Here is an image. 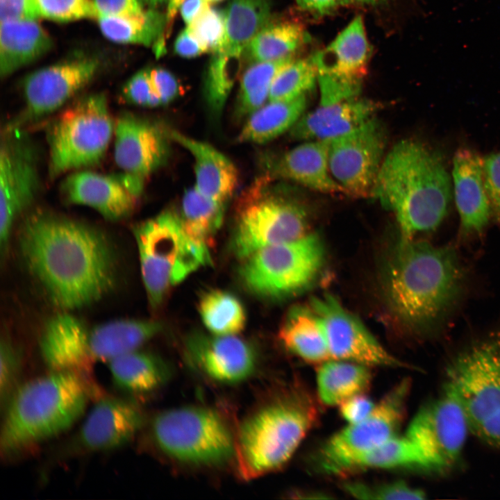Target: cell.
<instances>
[{
	"label": "cell",
	"instance_id": "obj_1",
	"mask_svg": "<svg viewBox=\"0 0 500 500\" xmlns=\"http://www.w3.org/2000/svg\"><path fill=\"white\" fill-rule=\"evenodd\" d=\"M19 247L29 272L63 311L100 300L115 283L113 248L102 232L87 224L34 213L23 224Z\"/></svg>",
	"mask_w": 500,
	"mask_h": 500
},
{
	"label": "cell",
	"instance_id": "obj_2",
	"mask_svg": "<svg viewBox=\"0 0 500 500\" xmlns=\"http://www.w3.org/2000/svg\"><path fill=\"white\" fill-rule=\"evenodd\" d=\"M463 273L454 249L400 240L385 269V297L409 328L428 332L442 322L458 300Z\"/></svg>",
	"mask_w": 500,
	"mask_h": 500
},
{
	"label": "cell",
	"instance_id": "obj_3",
	"mask_svg": "<svg viewBox=\"0 0 500 500\" xmlns=\"http://www.w3.org/2000/svg\"><path fill=\"white\" fill-rule=\"evenodd\" d=\"M372 195L394 213L400 240H410L440 224L452 185L441 156L428 145L407 139L385 156Z\"/></svg>",
	"mask_w": 500,
	"mask_h": 500
},
{
	"label": "cell",
	"instance_id": "obj_4",
	"mask_svg": "<svg viewBox=\"0 0 500 500\" xmlns=\"http://www.w3.org/2000/svg\"><path fill=\"white\" fill-rule=\"evenodd\" d=\"M89 389L86 376L71 371L20 384L4 408L1 456L16 458L69 429L83 415Z\"/></svg>",
	"mask_w": 500,
	"mask_h": 500
},
{
	"label": "cell",
	"instance_id": "obj_5",
	"mask_svg": "<svg viewBox=\"0 0 500 500\" xmlns=\"http://www.w3.org/2000/svg\"><path fill=\"white\" fill-rule=\"evenodd\" d=\"M317 412L309 391L294 385L251 413L235 439L240 476L250 480L282 467L316 422Z\"/></svg>",
	"mask_w": 500,
	"mask_h": 500
},
{
	"label": "cell",
	"instance_id": "obj_6",
	"mask_svg": "<svg viewBox=\"0 0 500 500\" xmlns=\"http://www.w3.org/2000/svg\"><path fill=\"white\" fill-rule=\"evenodd\" d=\"M142 281L151 306H158L170 288L210 262L208 245L185 230L178 214L167 210L133 228Z\"/></svg>",
	"mask_w": 500,
	"mask_h": 500
},
{
	"label": "cell",
	"instance_id": "obj_7",
	"mask_svg": "<svg viewBox=\"0 0 500 500\" xmlns=\"http://www.w3.org/2000/svg\"><path fill=\"white\" fill-rule=\"evenodd\" d=\"M447 374L446 383L458 396L470 431L500 448V328L460 351Z\"/></svg>",
	"mask_w": 500,
	"mask_h": 500
},
{
	"label": "cell",
	"instance_id": "obj_8",
	"mask_svg": "<svg viewBox=\"0 0 500 500\" xmlns=\"http://www.w3.org/2000/svg\"><path fill=\"white\" fill-rule=\"evenodd\" d=\"M151 433L164 454L182 463L214 466L235 456V440L222 416L210 408L162 411L153 419Z\"/></svg>",
	"mask_w": 500,
	"mask_h": 500
},
{
	"label": "cell",
	"instance_id": "obj_9",
	"mask_svg": "<svg viewBox=\"0 0 500 500\" xmlns=\"http://www.w3.org/2000/svg\"><path fill=\"white\" fill-rule=\"evenodd\" d=\"M114 131L115 121L105 94H92L67 107L48 132L51 178L99 162Z\"/></svg>",
	"mask_w": 500,
	"mask_h": 500
},
{
	"label": "cell",
	"instance_id": "obj_10",
	"mask_svg": "<svg viewBox=\"0 0 500 500\" xmlns=\"http://www.w3.org/2000/svg\"><path fill=\"white\" fill-rule=\"evenodd\" d=\"M324 246L316 233L289 242L263 247L247 258L241 278L252 292L269 299H282L309 288L319 275Z\"/></svg>",
	"mask_w": 500,
	"mask_h": 500
},
{
	"label": "cell",
	"instance_id": "obj_11",
	"mask_svg": "<svg viewBox=\"0 0 500 500\" xmlns=\"http://www.w3.org/2000/svg\"><path fill=\"white\" fill-rule=\"evenodd\" d=\"M269 177L257 179L239 201L233 247L243 259L263 247L308 233L303 208L272 190Z\"/></svg>",
	"mask_w": 500,
	"mask_h": 500
},
{
	"label": "cell",
	"instance_id": "obj_12",
	"mask_svg": "<svg viewBox=\"0 0 500 500\" xmlns=\"http://www.w3.org/2000/svg\"><path fill=\"white\" fill-rule=\"evenodd\" d=\"M410 382L396 384L362 421L349 424L333 435L317 456L319 469L328 474H343L348 464L397 435L406 413Z\"/></svg>",
	"mask_w": 500,
	"mask_h": 500
},
{
	"label": "cell",
	"instance_id": "obj_13",
	"mask_svg": "<svg viewBox=\"0 0 500 500\" xmlns=\"http://www.w3.org/2000/svg\"><path fill=\"white\" fill-rule=\"evenodd\" d=\"M469 431L464 408L446 383L441 394L417 412L406 435L419 448L433 469H444L459 459Z\"/></svg>",
	"mask_w": 500,
	"mask_h": 500
},
{
	"label": "cell",
	"instance_id": "obj_14",
	"mask_svg": "<svg viewBox=\"0 0 500 500\" xmlns=\"http://www.w3.org/2000/svg\"><path fill=\"white\" fill-rule=\"evenodd\" d=\"M37 151L20 128H6L0 149V247L6 252L17 218L40 188Z\"/></svg>",
	"mask_w": 500,
	"mask_h": 500
},
{
	"label": "cell",
	"instance_id": "obj_15",
	"mask_svg": "<svg viewBox=\"0 0 500 500\" xmlns=\"http://www.w3.org/2000/svg\"><path fill=\"white\" fill-rule=\"evenodd\" d=\"M387 143L383 124L372 117L353 131L329 142L328 166L347 194L372 195Z\"/></svg>",
	"mask_w": 500,
	"mask_h": 500
},
{
	"label": "cell",
	"instance_id": "obj_16",
	"mask_svg": "<svg viewBox=\"0 0 500 500\" xmlns=\"http://www.w3.org/2000/svg\"><path fill=\"white\" fill-rule=\"evenodd\" d=\"M312 308L322 322L331 359L369 367L406 366L390 354L361 321L346 310L334 297L326 294L314 298Z\"/></svg>",
	"mask_w": 500,
	"mask_h": 500
},
{
	"label": "cell",
	"instance_id": "obj_17",
	"mask_svg": "<svg viewBox=\"0 0 500 500\" xmlns=\"http://www.w3.org/2000/svg\"><path fill=\"white\" fill-rule=\"evenodd\" d=\"M98 62L81 59L38 69L23 81L24 111L8 128H20L28 121L58 110L94 76Z\"/></svg>",
	"mask_w": 500,
	"mask_h": 500
},
{
	"label": "cell",
	"instance_id": "obj_18",
	"mask_svg": "<svg viewBox=\"0 0 500 500\" xmlns=\"http://www.w3.org/2000/svg\"><path fill=\"white\" fill-rule=\"evenodd\" d=\"M114 158L117 166L143 179L165 165L169 156L165 126L131 112L115 122Z\"/></svg>",
	"mask_w": 500,
	"mask_h": 500
},
{
	"label": "cell",
	"instance_id": "obj_19",
	"mask_svg": "<svg viewBox=\"0 0 500 500\" xmlns=\"http://www.w3.org/2000/svg\"><path fill=\"white\" fill-rule=\"evenodd\" d=\"M145 422L144 412L128 399L101 397L90 410L75 438L88 452L104 451L128 443Z\"/></svg>",
	"mask_w": 500,
	"mask_h": 500
},
{
	"label": "cell",
	"instance_id": "obj_20",
	"mask_svg": "<svg viewBox=\"0 0 500 500\" xmlns=\"http://www.w3.org/2000/svg\"><path fill=\"white\" fill-rule=\"evenodd\" d=\"M187 351L201 374L220 383L242 382L253 374L256 366L253 348L236 335H194L187 342Z\"/></svg>",
	"mask_w": 500,
	"mask_h": 500
},
{
	"label": "cell",
	"instance_id": "obj_21",
	"mask_svg": "<svg viewBox=\"0 0 500 500\" xmlns=\"http://www.w3.org/2000/svg\"><path fill=\"white\" fill-rule=\"evenodd\" d=\"M61 191L69 203L90 207L110 221L131 215L140 197L126 185L121 174L104 175L90 171L69 174Z\"/></svg>",
	"mask_w": 500,
	"mask_h": 500
},
{
	"label": "cell",
	"instance_id": "obj_22",
	"mask_svg": "<svg viewBox=\"0 0 500 500\" xmlns=\"http://www.w3.org/2000/svg\"><path fill=\"white\" fill-rule=\"evenodd\" d=\"M91 326L63 311L44 325L40 340L43 360L51 371H71L86 376L95 362L90 350Z\"/></svg>",
	"mask_w": 500,
	"mask_h": 500
},
{
	"label": "cell",
	"instance_id": "obj_23",
	"mask_svg": "<svg viewBox=\"0 0 500 500\" xmlns=\"http://www.w3.org/2000/svg\"><path fill=\"white\" fill-rule=\"evenodd\" d=\"M452 183L460 234L481 233L492 215L484 184L483 158L468 148L457 150L453 161Z\"/></svg>",
	"mask_w": 500,
	"mask_h": 500
},
{
	"label": "cell",
	"instance_id": "obj_24",
	"mask_svg": "<svg viewBox=\"0 0 500 500\" xmlns=\"http://www.w3.org/2000/svg\"><path fill=\"white\" fill-rule=\"evenodd\" d=\"M169 139L188 151L194 158V187L206 197L225 204L238 183L233 162L212 145L165 126Z\"/></svg>",
	"mask_w": 500,
	"mask_h": 500
},
{
	"label": "cell",
	"instance_id": "obj_25",
	"mask_svg": "<svg viewBox=\"0 0 500 500\" xmlns=\"http://www.w3.org/2000/svg\"><path fill=\"white\" fill-rule=\"evenodd\" d=\"M381 107L379 102L356 98L320 106L301 117L291 128L290 135L295 140H331L358 128Z\"/></svg>",
	"mask_w": 500,
	"mask_h": 500
},
{
	"label": "cell",
	"instance_id": "obj_26",
	"mask_svg": "<svg viewBox=\"0 0 500 500\" xmlns=\"http://www.w3.org/2000/svg\"><path fill=\"white\" fill-rule=\"evenodd\" d=\"M329 142H305L278 158L270 159L267 164L269 172L323 193L347 194L329 172Z\"/></svg>",
	"mask_w": 500,
	"mask_h": 500
},
{
	"label": "cell",
	"instance_id": "obj_27",
	"mask_svg": "<svg viewBox=\"0 0 500 500\" xmlns=\"http://www.w3.org/2000/svg\"><path fill=\"white\" fill-rule=\"evenodd\" d=\"M369 55L363 18L354 17L323 51L313 56L317 72L362 81Z\"/></svg>",
	"mask_w": 500,
	"mask_h": 500
},
{
	"label": "cell",
	"instance_id": "obj_28",
	"mask_svg": "<svg viewBox=\"0 0 500 500\" xmlns=\"http://www.w3.org/2000/svg\"><path fill=\"white\" fill-rule=\"evenodd\" d=\"M52 45L50 35L36 20L1 22V77H7L33 62L47 53Z\"/></svg>",
	"mask_w": 500,
	"mask_h": 500
},
{
	"label": "cell",
	"instance_id": "obj_29",
	"mask_svg": "<svg viewBox=\"0 0 500 500\" xmlns=\"http://www.w3.org/2000/svg\"><path fill=\"white\" fill-rule=\"evenodd\" d=\"M278 338L285 349L306 362L319 365L331 360L322 322L313 310L292 309Z\"/></svg>",
	"mask_w": 500,
	"mask_h": 500
},
{
	"label": "cell",
	"instance_id": "obj_30",
	"mask_svg": "<svg viewBox=\"0 0 500 500\" xmlns=\"http://www.w3.org/2000/svg\"><path fill=\"white\" fill-rule=\"evenodd\" d=\"M114 384L128 392L143 394L162 387L170 377L167 365L151 353L130 351L108 361Z\"/></svg>",
	"mask_w": 500,
	"mask_h": 500
},
{
	"label": "cell",
	"instance_id": "obj_31",
	"mask_svg": "<svg viewBox=\"0 0 500 500\" xmlns=\"http://www.w3.org/2000/svg\"><path fill=\"white\" fill-rule=\"evenodd\" d=\"M103 34L119 43L153 46L156 56L165 52L167 15L155 8L138 17L101 15L97 19Z\"/></svg>",
	"mask_w": 500,
	"mask_h": 500
},
{
	"label": "cell",
	"instance_id": "obj_32",
	"mask_svg": "<svg viewBox=\"0 0 500 500\" xmlns=\"http://www.w3.org/2000/svg\"><path fill=\"white\" fill-rule=\"evenodd\" d=\"M372 378L369 366L328 360L319 364L317 369L318 397L326 406H339L347 399L363 393L369 386Z\"/></svg>",
	"mask_w": 500,
	"mask_h": 500
},
{
	"label": "cell",
	"instance_id": "obj_33",
	"mask_svg": "<svg viewBox=\"0 0 500 500\" xmlns=\"http://www.w3.org/2000/svg\"><path fill=\"white\" fill-rule=\"evenodd\" d=\"M306 95L292 100L270 101L248 116L238 137L240 142L263 144L287 131L302 116Z\"/></svg>",
	"mask_w": 500,
	"mask_h": 500
},
{
	"label": "cell",
	"instance_id": "obj_34",
	"mask_svg": "<svg viewBox=\"0 0 500 500\" xmlns=\"http://www.w3.org/2000/svg\"><path fill=\"white\" fill-rule=\"evenodd\" d=\"M270 10L271 0H231L225 11V39L219 51L242 56L252 39L269 22Z\"/></svg>",
	"mask_w": 500,
	"mask_h": 500
},
{
	"label": "cell",
	"instance_id": "obj_35",
	"mask_svg": "<svg viewBox=\"0 0 500 500\" xmlns=\"http://www.w3.org/2000/svg\"><path fill=\"white\" fill-rule=\"evenodd\" d=\"M412 467L433 469L428 460L410 438L406 435H397L352 460L344 474L361 469Z\"/></svg>",
	"mask_w": 500,
	"mask_h": 500
},
{
	"label": "cell",
	"instance_id": "obj_36",
	"mask_svg": "<svg viewBox=\"0 0 500 500\" xmlns=\"http://www.w3.org/2000/svg\"><path fill=\"white\" fill-rule=\"evenodd\" d=\"M307 39L299 24L269 22L250 42L247 53L253 62L276 60L292 56Z\"/></svg>",
	"mask_w": 500,
	"mask_h": 500
},
{
	"label": "cell",
	"instance_id": "obj_37",
	"mask_svg": "<svg viewBox=\"0 0 500 500\" xmlns=\"http://www.w3.org/2000/svg\"><path fill=\"white\" fill-rule=\"evenodd\" d=\"M294 58L289 56L272 61L253 62L242 73L235 107V116L240 119L249 116L265 103L273 81L278 72Z\"/></svg>",
	"mask_w": 500,
	"mask_h": 500
},
{
	"label": "cell",
	"instance_id": "obj_38",
	"mask_svg": "<svg viewBox=\"0 0 500 500\" xmlns=\"http://www.w3.org/2000/svg\"><path fill=\"white\" fill-rule=\"evenodd\" d=\"M224 206L225 204L206 197L194 186L185 190L178 215L189 235L208 245L222 224Z\"/></svg>",
	"mask_w": 500,
	"mask_h": 500
},
{
	"label": "cell",
	"instance_id": "obj_39",
	"mask_svg": "<svg viewBox=\"0 0 500 500\" xmlns=\"http://www.w3.org/2000/svg\"><path fill=\"white\" fill-rule=\"evenodd\" d=\"M199 311L205 326L214 335H237L244 327V307L227 292L213 290L206 292L199 300Z\"/></svg>",
	"mask_w": 500,
	"mask_h": 500
},
{
	"label": "cell",
	"instance_id": "obj_40",
	"mask_svg": "<svg viewBox=\"0 0 500 500\" xmlns=\"http://www.w3.org/2000/svg\"><path fill=\"white\" fill-rule=\"evenodd\" d=\"M241 56L223 51L213 53L203 81V96L211 114L219 117L241 71Z\"/></svg>",
	"mask_w": 500,
	"mask_h": 500
},
{
	"label": "cell",
	"instance_id": "obj_41",
	"mask_svg": "<svg viewBox=\"0 0 500 500\" xmlns=\"http://www.w3.org/2000/svg\"><path fill=\"white\" fill-rule=\"evenodd\" d=\"M317 81L313 57L292 60L283 67L272 82L268 100L289 101L305 95Z\"/></svg>",
	"mask_w": 500,
	"mask_h": 500
},
{
	"label": "cell",
	"instance_id": "obj_42",
	"mask_svg": "<svg viewBox=\"0 0 500 500\" xmlns=\"http://www.w3.org/2000/svg\"><path fill=\"white\" fill-rule=\"evenodd\" d=\"M187 29L204 52L215 53L222 49L224 42L225 11L208 5L188 25Z\"/></svg>",
	"mask_w": 500,
	"mask_h": 500
},
{
	"label": "cell",
	"instance_id": "obj_43",
	"mask_svg": "<svg viewBox=\"0 0 500 500\" xmlns=\"http://www.w3.org/2000/svg\"><path fill=\"white\" fill-rule=\"evenodd\" d=\"M343 489L349 495L360 499L406 500L423 499L425 493L402 481L383 483L349 482L343 484Z\"/></svg>",
	"mask_w": 500,
	"mask_h": 500
},
{
	"label": "cell",
	"instance_id": "obj_44",
	"mask_svg": "<svg viewBox=\"0 0 500 500\" xmlns=\"http://www.w3.org/2000/svg\"><path fill=\"white\" fill-rule=\"evenodd\" d=\"M39 17L56 22L98 19L93 0H33Z\"/></svg>",
	"mask_w": 500,
	"mask_h": 500
},
{
	"label": "cell",
	"instance_id": "obj_45",
	"mask_svg": "<svg viewBox=\"0 0 500 500\" xmlns=\"http://www.w3.org/2000/svg\"><path fill=\"white\" fill-rule=\"evenodd\" d=\"M0 362V399L3 408L20 385L19 380L22 369L19 350L6 338L1 340Z\"/></svg>",
	"mask_w": 500,
	"mask_h": 500
},
{
	"label": "cell",
	"instance_id": "obj_46",
	"mask_svg": "<svg viewBox=\"0 0 500 500\" xmlns=\"http://www.w3.org/2000/svg\"><path fill=\"white\" fill-rule=\"evenodd\" d=\"M320 106L355 99L360 93L362 81L353 80L328 72H317Z\"/></svg>",
	"mask_w": 500,
	"mask_h": 500
},
{
	"label": "cell",
	"instance_id": "obj_47",
	"mask_svg": "<svg viewBox=\"0 0 500 500\" xmlns=\"http://www.w3.org/2000/svg\"><path fill=\"white\" fill-rule=\"evenodd\" d=\"M122 97L128 103L138 106L155 108L162 106L151 88L148 69L139 71L128 80L123 86Z\"/></svg>",
	"mask_w": 500,
	"mask_h": 500
},
{
	"label": "cell",
	"instance_id": "obj_48",
	"mask_svg": "<svg viewBox=\"0 0 500 500\" xmlns=\"http://www.w3.org/2000/svg\"><path fill=\"white\" fill-rule=\"evenodd\" d=\"M149 77L154 93L161 105H167L183 94V88L176 76L162 67L149 70Z\"/></svg>",
	"mask_w": 500,
	"mask_h": 500
},
{
	"label": "cell",
	"instance_id": "obj_49",
	"mask_svg": "<svg viewBox=\"0 0 500 500\" xmlns=\"http://www.w3.org/2000/svg\"><path fill=\"white\" fill-rule=\"evenodd\" d=\"M483 176L492 214L500 224V152L483 158Z\"/></svg>",
	"mask_w": 500,
	"mask_h": 500
},
{
	"label": "cell",
	"instance_id": "obj_50",
	"mask_svg": "<svg viewBox=\"0 0 500 500\" xmlns=\"http://www.w3.org/2000/svg\"><path fill=\"white\" fill-rule=\"evenodd\" d=\"M376 404L370 398L360 393L354 395L339 405L341 417L353 424L364 420L373 410Z\"/></svg>",
	"mask_w": 500,
	"mask_h": 500
},
{
	"label": "cell",
	"instance_id": "obj_51",
	"mask_svg": "<svg viewBox=\"0 0 500 500\" xmlns=\"http://www.w3.org/2000/svg\"><path fill=\"white\" fill-rule=\"evenodd\" d=\"M99 16L122 17L141 16L145 12L140 0H93Z\"/></svg>",
	"mask_w": 500,
	"mask_h": 500
},
{
	"label": "cell",
	"instance_id": "obj_52",
	"mask_svg": "<svg viewBox=\"0 0 500 500\" xmlns=\"http://www.w3.org/2000/svg\"><path fill=\"white\" fill-rule=\"evenodd\" d=\"M40 18L33 0H0V22Z\"/></svg>",
	"mask_w": 500,
	"mask_h": 500
},
{
	"label": "cell",
	"instance_id": "obj_53",
	"mask_svg": "<svg viewBox=\"0 0 500 500\" xmlns=\"http://www.w3.org/2000/svg\"><path fill=\"white\" fill-rule=\"evenodd\" d=\"M174 49L175 53L183 58H194L205 53L199 44L190 35L187 28L177 36Z\"/></svg>",
	"mask_w": 500,
	"mask_h": 500
},
{
	"label": "cell",
	"instance_id": "obj_54",
	"mask_svg": "<svg viewBox=\"0 0 500 500\" xmlns=\"http://www.w3.org/2000/svg\"><path fill=\"white\" fill-rule=\"evenodd\" d=\"M303 10L319 15L331 12L339 7L351 3V0H296Z\"/></svg>",
	"mask_w": 500,
	"mask_h": 500
},
{
	"label": "cell",
	"instance_id": "obj_55",
	"mask_svg": "<svg viewBox=\"0 0 500 500\" xmlns=\"http://www.w3.org/2000/svg\"><path fill=\"white\" fill-rule=\"evenodd\" d=\"M208 5L209 3L204 0H184L181 6V12L185 23L189 25L195 17Z\"/></svg>",
	"mask_w": 500,
	"mask_h": 500
},
{
	"label": "cell",
	"instance_id": "obj_56",
	"mask_svg": "<svg viewBox=\"0 0 500 500\" xmlns=\"http://www.w3.org/2000/svg\"><path fill=\"white\" fill-rule=\"evenodd\" d=\"M183 1L184 0H169L168 2L167 12L166 14L167 26L165 30V35L167 38L170 33L171 27L173 24L177 11L179 8H181V6Z\"/></svg>",
	"mask_w": 500,
	"mask_h": 500
},
{
	"label": "cell",
	"instance_id": "obj_57",
	"mask_svg": "<svg viewBox=\"0 0 500 500\" xmlns=\"http://www.w3.org/2000/svg\"><path fill=\"white\" fill-rule=\"evenodd\" d=\"M388 0H351V1L359 2L361 3H365L368 5H378L383 3Z\"/></svg>",
	"mask_w": 500,
	"mask_h": 500
},
{
	"label": "cell",
	"instance_id": "obj_58",
	"mask_svg": "<svg viewBox=\"0 0 500 500\" xmlns=\"http://www.w3.org/2000/svg\"><path fill=\"white\" fill-rule=\"evenodd\" d=\"M169 0H144L151 8H155L158 6L163 5L168 3Z\"/></svg>",
	"mask_w": 500,
	"mask_h": 500
},
{
	"label": "cell",
	"instance_id": "obj_59",
	"mask_svg": "<svg viewBox=\"0 0 500 500\" xmlns=\"http://www.w3.org/2000/svg\"><path fill=\"white\" fill-rule=\"evenodd\" d=\"M204 1H206L208 3H217L219 1H221L222 0H204Z\"/></svg>",
	"mask_w": 500,
	"mask_h": 500
}]
</instances>
